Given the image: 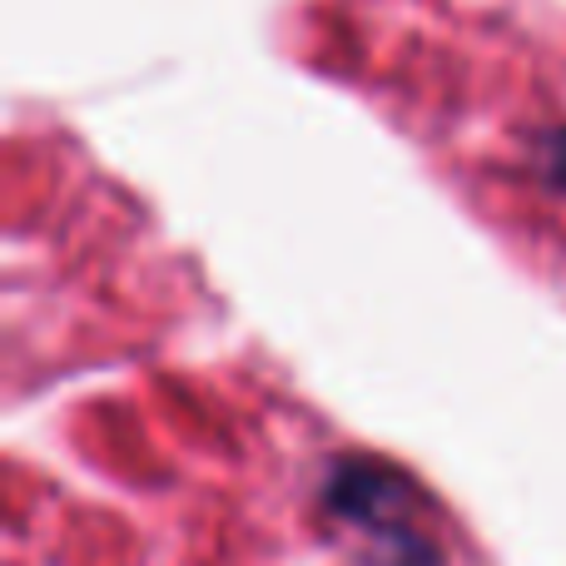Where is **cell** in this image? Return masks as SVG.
Here are the masks:
<instances>
[{
	"mask_svg": "<svg viewBox=\"0 0 566 566\" xmlns=\"http://www.w3.org/2000/svg\"><path fill=\"white\" fill-rule=\"evenodd\" d=\"M323 507L368 532L378 566H438L442 552L418 522V488L382 458H338L323 478Z\"/></svg>",
	"mask_w": 566,
	"mask_h": 566,
	"instance_id": "obj_1",
	"label": "cell"
},
{
	"mask_svg": "<svg viewBox=\"0 0 566 566\" xmlns=\"http://www.w3.org/2000/svg\"><path fill=\"white\" fill-rule=\"evenodd\" d=\"M537 169L557 195H566V125H552L547 135L537 139Z\"/></svg>",
	"mask_w": 566,
	"mask_h": 566,
	"instance_id": "obj_2",
	"label": "cell"
}]
</instances>
